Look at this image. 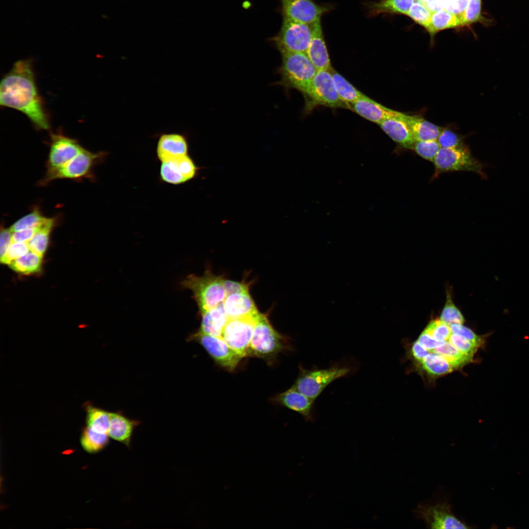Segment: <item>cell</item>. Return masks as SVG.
<instances>
[{"instance_id": "6da1fadb", "label": "cell", "mask_w": 529, "mask_h": 529, "mask_svg": "<svg viewBox=\"0 0 529 529\" xmlns=\"http://www.w3.org/2000/svg\"><path fill=\"white\" fill-rule=\"evenodd\" d=\"M0 105L24 114L36 129L50 128L48 115L37 88L31 59L18 60L2 78Z\"/></svg>"}, {"instance_id": "7a4b0ae2", "label": "cell", "mask_w": 529, "mask_h": 529, "mask_svg": "<svg viewBox=\"0 0 529 529\" xmlns=\"http://www.w3.org/2000/svg\"><path fill=\"white\" fill-rule=\"evenodd\" d=\"M224 280L207 267L202 276L190 274L187 276L181 282V287L192 291L200 313L223 303L226 297Z\"/></svg>"}, {"instance_id": "3957f363", "label": "cell", "mask_w": 529, "mask_h": 529, "mask_svg": "<svg viewBox=\"0 0 529 529\" xmlns=\"http://www.w3.org/2000/svg\"><path fill=\"white\" fill-rule=\"evenodd\" d=\"M282 64L278 69L281 78L276 84L286 89H294L303 94L317 70L306 53L282 52Z\"/></svg>"}, {"instance_id": "277c9868", "label": "cell", "mask_w": 529, "mask_h": 529, "mask_svg": "<svg viewBox=\"0 0 529 529\" xmlns=\"http://www.w3.org/2000/svg\"><path fill=\"white\" fill-rule=\"evenodd\" d=\"M286 348L285 337L274 329L266 315L261 313L254 329L247 356L270 361Z\"/></svg>"}, {"instance_id": "5b68a950", "label": "cell", "mask_w": 529, "mask_h": 529, "mask_svg": "<svg viewBox=\"0 0 529 529\" xmlns=\"http://www.w3.org/2000/svg\"><path fill=\"white\" fill-rule=\"evenodd\" d=\"M435 178L441 173L457 171H470L486 179L485 164L474 157L465 145L452 148L441 147L433 161Z\"/></svg>"}, {"instance_id": "8992f818", "label": "cell", "mask_w": 529, "mask_h": 529, "mask_svg": "<svg viewBox=\"0 0 529 529\" xmlns=\"http://www.w3.org/2000/svg\"><path fill=\"white\" fill-rule=\"evenodd\" d=\"M302 95L305 99V113L310 112L318 106L348 109V105L339 97L331 69L317 71Z\"/></svg>"}, {"instance_id": "52a82bcc", "label": "cell", "mask_w": 529, "mask_h": 529, "mask_svg": "<svg viewBox=\"0 0 529 529\" xmlns=\"http://www.w3.org/2000/svg\"><path fill=\"white\" fill-rule=\"evenodd\" d=\"M105 152H92L83 149L72 159L64 165L54 169L47 170L39 185L44 186L58 179H71L79 180L83 178L94 179L93 168L101 162L105 157Z\"/></svg>"}, {"instance_id": "ba28073f", "label": "cell", "mask_w": 529, "mask_h": 529, "mask_svg": "<svg viewBox=\"0 0 529 529\" xmlns=\"http://www.w3.org/2000/svg\"><path fill=\"white\" fill-rule=\"evenodd\" d=\"M350 371V367L340 365L324 369H306L301 367L292 386L315 401L328 385L347 375Z\"/></svg>"}, {"instance_id": "9c48e42d", "label": "cell", "mask_w": 529, "mask_h": 529, "mask_svg": "<svg viewBox=\"0 0 529 529\" xmlns=\"http://www.w3.org/2000/svg\"><path fill=\"white\" fill-rule=\"evenodd\" d=\"M312 36V25L283 17L281 29L272 40L280 52L306 53Z\"/></svg>"}, {"instance_id": "30bf717a", "label": "cell", "mask_w": 529, "mask_h": 529, "mask_svg": "<svg viewBox=\"0 0 529 529\" xmlns=\"http://www.w3.org/2000/svg\"><path fill=\"white\" fill-rule=\"evenodd\" d=\"M260 314L259 312L246 317L229 319L223 329L221 337L242 358L247 356L254 329Z\"/></svg>"}, {"instance_id": "8fae6325", "label": "cell", "mask_w": 529, "mask_h": 529, "mask_svg": "<svg viewBox=\"0 0 529 529\" xmlns=\"http://www.w3.org/2000/svg\"><path fill=\"white\" fill-rule=\"evenodd\" d=\"M414 513L431 529L470 528L454 515L450 505L446 501L419 504Z\"/></svg>"}, {"instance_id": "7c38bea8", "label": "cell", "mask_w": 529, "mask_h": 529, "mask_svg": "<svg viewBox=\"0 0 529 529\" xmlns=\"http://www.w3.org/2000/svg\"><path fill=\"white\" fill-rule=\"evenodd\" d=\"M188 340L199 343L217 364L227 370H234L242 359L221 337L206 335L198 330L189 337Z\"/></svg>"}, {"instance_id": "4fadbf2b", "label": "cell", "mask_w": 529, "mask_h": 529, "mask_svg": "<svg viewBox=\"0 0 529 529\" xmlns=\"http://www.w3.org/2000/svg\"><path fill=\"white\" fill-rule=\"evenodd\" d=\"M47 170L58 168L77 155L83 148L78 142L61 133H51Z\"/></svg>"}, {"instance_id": "5bb4252c", "label": "cell", "mask_w": 529, "mask_h": 529, "mask_svg": "<svg viewBox=\"0 0 529 529\" xmlns=\"http://www.w3.org/2000/svg\"><path fill=\"white\" fill-rule=\"evenodd\" d=\"M283 17L313 24L321 21L322 16L330 10L329 6L320 5L313 0H281Z\"/></svg>"}, {"instance_id": "9a60e30c", "label": "cell", "mask_w": 529, "mask_h": 529, "mask_svg": "<svg viewBox=\"0 0 529 529\" xmlns=\"http://www.w3.org/2000/svg\"><path fill=\"white\" fill-rule=\"evenodd\" d=\"M197 168L192 159L186 155L171 161L162 162L160 168L161 179L171 184H180L192 179Z\"/></svg>"}, {"instance_id": "2e32d148", "label": "cell", "mask_w": 529, "mask_h": 529, "mask_svg": "<svg viewBox=\"0 0 529 529\" xmlns=\"http://www.w3.org/2000/svg\"><path fill=\"white\" fill-rule=\"evenodd\" d=\"M189 145L183 134L163 133L158 140L157 155L162 162L171 161L188 155Z\"/></svg>"}, {"instance_id": "e0dca14e", "label": "cell", "mask_w": 529, "mask_h": 529, "mask_svg": "<svg viewBox=\"0 0 529 529\" xmlns=\"http://www.w3.org/2000/svg\"><path fill=\"white\" fill-rule=\"evenodd\" d=\"M348 109L378 124L387 119L397 117L401 113L382 105L366 96L349 104Z\"/></svg>"}, {"instance_id": "ac0fdd59", "label": "cell", "mask_w": 529, "mask_h": 529, "mask_svg": "<svg viewBox=\"0 0 529 529\" xmlns=\"http://www.w3.org/2000/svg\"><path fill=\"white\" fill-rule=\"evenodd\" d=\"M312 25L313 36L306 54L317 71L330 70L332 67L324 40L321 21Z\"/></svg>"}, {"instance_id": "d6986e66", "label": "cell", "mask_w": 529, "mask_h": 529, "mask_svg": "<svg viewBox=\"0 0 529 529\" xmlns=\"http://www.w3.org/2000/svg\"><path fill=\"white\" fill-rule=\"evenodd\" d=\"M277 403L302 415L307 420L312 418L314 400L291 386L274 398Z\"/></svg>"}, {"instance_id": "ffe728a7", "label": "cell", "mask_w": 529, "mask_h": 529, "mask_svg": "<svg viewBox=\"0 0 529 529\" xmlns=\"http://www.w3.org/2000/svg\"><path fill=\"white\" fill-rule=\"evenodd\" d=\"M223 305L229 319L246 317L259 313L248 291L227 295Z\"/></svg>"}, {"instance_id": "44dd1931", "label": "cell", "mask_w": 529, "mask_h": 529, "mask_svg": "<svg viewBox=\"0 0 529 529\" xmlns=\"http://www.w3.org/2000/svg\"><path fill=\"white\" fill-rule=\"evenodd\" d=\"M403 113L387 119L379 125L385 133L403 148L410 149L415 142L409 128L404 120Z\"/></svg>"}, {"instance_id": "7402d4cb", "label": "cell", "mask_w": 529, "mask_h": 529, "mask_svg": "<svg viewBox=\"0 0 529 529\" xmlns=\"http://www.w3.org/2000/svg\"><path fill=\"white\" fill-rule=\"evenodd\" d=\"M110 417L109 436L130 447L134 430L139 422L127 418L120 412H110Z\"/></svg>"}, {"instance_id": "603a6c76", "label": "cell", "mask_w": 529, "mask_h": 529, "mask_svg": "<svg viewBox=\"0 0 529 529\" xmlns=\"http://www.w3.org/2000/svg\"><path fill=\"white\" fill-rule=\"evenodd\" d=\"M199 314L201 320L198 331L206 335L221 337L229 319L223 303Z\"/></svg>"}, {"instance_id": "cb8c5ba5", "label": "cell", "mask_w": 529, "mask_h": 529, "mask_svg": "<svg viewBox=\"0 0 529 529\" xmlns=\"http://www.w3.org/2000/svg\"><path fill=\"white\" fill-rule=\"evenodd\" d=\"M403 118L415 141L437 140L443 129L419 116L403 113Z\"/></svg>"}, {"instance_id": "d4e9b609", "label": "cell", "mask_w": 529, "mask_h": 529, "mask_svg": "<svg viewBox=\"0 0 529 529\" xmlns=\"http://www.w3.org/2000/svg\"><path fill=\"white\" fill-rule=\"evenodd\" d=\"M55 217H47L38 227V230L27 242L29 250L38 255L43 256L49 242V235L56 224Z\"/></svg>"}, {"instance_id": "484cf974", "label": "cell", "mask_w": 529, "mask_h": 529, "mask_svg": "<svg viewBox=\"0 0 529 529\" xmlns=\"http://www.w3.org/2000/svg\"><path fill=\"white\" fill-rule=\"evenodd\" d=\"M462 26L460 19L445 9L433 12L430 21L425 27L433 37L438 32L448 28Z\"/></svg>"}, {"instance_id": "4316f807", "label": "cell", "mask_w": 529, "mask_h": 529, "mask_svg": "<svg viewBox=\"0 0 529 529\" xmlns=\"http://www.w3.org/2000/svg\"><path fill=\"white\" fill-rule=\"evenodd\" d=\"M415 0H380L369 4L370 15L381 13L407 15Z\"/></svg>"}, {"instance_id": "83f0119b", "label": "cell", "mask_w": 529, "mask_h": 529, "mask_svg": "<svg viewBox=\"0 0 529 529\" xmlns=\"http://www.w3.org/2000/svg\"><path fill=\"white\" fill-rule=\"evenodd\" d=\"M331 72L339 97L348 105V108L349 104L365 96L333 68L331 69Z\"/></svg>"}, {"instance_id": "f1b7e54d", "label": "cell", "mask_w": 529, "mask_h": 529, "mask_svg": "<svg viewBox=\"0 0 529 529\" xmlns=\"http://www.w3.org/2000/svg\"><path fill=\"white\" fill-rule=\"evenodd\" d=\"M43 256L30 251L13 261L9 265L14 271L22 274L39 272L42 264Z\"/></svg>"}, {"instance_id": "f546056e", "label": "cell", "mask_w": 529, "mask_h": 529, "mask_svg": "<svg viewBox=\"0 0 529 529\" xmlns=\"http://www.w3.org/2000/svg\"><path fill=\"white\" fill-rule=\"evenodd\" d=\"M421 363L423 369L433 376L445 375L452 372L454 369L442 356L433 352H429Z\"/></svg>"}, {"instance_id": "4dcf8cb0", "label": "cell", "mask_w": 529, "mask_h": 529, "mask_svg": "<svg viewBox=\"0 0 529 529\" xmlns=\"http://www.w3.org/2000/svg\"><path fill=\"white\" fill-rule=\"evenodd\" d=\"M432 352L442 356L454 369L461 367L473 361V357L461 352L448 341L437 347Z\"/></svg>"}, {"instance_id": "1f68e13d", "label": "cell", "mask_w": 529, "mask_h": 529, "mask_svg": "<svg viewBox=\"0 0 529 529\" xmlns=\"http://www.w3.org/2000/svg\"><path fill=\"white\" fill-rule=\"evenodd\" d=\"M110 420V412L91 406L87 407L88 427L98 433L108 434Z\"/></svg>"}, {"instance_id": "d6a6232c", "label": "cell", "mask_w": 529, "mask_h": 529, "mask_svg": "<svg viewBox=\"0 0 529 529\" xmlns=\"http://www.w3.org/2000/svg\"><path fill=\"white\" fill-rule=\"evenodd\" d=\"M108 434L98 433L87 427L82 434L81 444L83 449L90 453L103 449L108 443Z\"/></svg>"}, {"instance_id": "836d02e7", "label": "cell", "mask_w": 529, "mask_h": 529, "mask_svg": "<svg viewBox=\"0 0 529 529\" xmlns=\"http://www.w3.org/2000/svg\"><path fill=\"white\" fill-rule=\"evenodd\" d=\"M38 208H34L27 215L16 221L10 227L11 231L16 232L24 229L37 228L47 218Z\"/></svg>"}, {"instance_id": "e575fe53", "label": "cell", "mask_w": 529, "mask_h": 529, "mask_svg": "<svg viewBox=\"0 0 529 529\" xmlns=\"http://www.w3.org/2000/svg\"><path fill=\"white\" fill-rule=\"evenodd\" d=\"M446 295V301L440 319L449 326L453 324H462L465 321L464 318L453 302L449 291H447Z\"/></svg>"}, {"instance_id": "d590c367", "label": "cell", "mask_w": 529, "mask_h": 529, "mask_svg": "<svg viewBox=\"0 0 529 529\" xmlns=\"http://www.w3.org/2000/svg\"><path fill=\"white\" fill-rule=\"evenodd\" d=\"M440 146L437 140L415 141L410 149L423 159L433 162Z\"/></svg>"}, {"instance_id": "8d00e7d4", "label": "cell", "mask_w": 529, "mask_h": 529, "mask_svg": "<svg viewBox=\"0 0 529 529\" xmlns=\"http://www.w3.org/2000/svg\"><path fill=\"white\" fill-rule=\"evenodd\" d=\"M433 13L424 3L416 0L406 15L425 28L428 24Z\"/></svg>"}, {"instance_id": "74e56055", "label": "cell", "mask_w": 529, "mask_h": 529, "mask_svg": "<svg viewBox=\"0 0 529 529\" xmlns=\"http://www.w3.org/2000/svg\"><path fill=\"white\" fill-rule=\"evenodd\" d=\"M424 331L438 341L449 340L452 334L450 326L438 319L431 321Z\"/></svg>"}, {"instance_id": "f35d334b", "label": "cell", "mask_w": 529, "mask_h": 529, "mask_svg": "<svg viewBox=\"0 0 529 529\" xmlns=\"http://www.w3.org/2000/svg\"><path fill=\"white\" fill-rule=\"evenodd\" d=\"M481 0H469L460 19L462 25H466L481 20Z\"/></svg>"}, {"instance_id": "ab89813d", "label": "cell", "mask_w": 529, "mask_h": 529, "mask_svg": "<svg viewBox=\"0 0 529 529\" xmlns=\"http://www.w3.org/2000/svg\"><path fill=\"white\" fill-rule=\"evenodd\" d=\"M29 248L27 242L12 241L5 255L0 259L1 263L9 265L13 261L27 253Z\"/></svg>"}, {"instance_id": "60d3db41", "label": "cell", "mask_w": 529, "mask_h": 529, "mask_svg": "<svg viewBox=\"0 0 529 529\" xmlns=\"http://www.w3.org/2000/svg\"><path fill=\"white\" fill-rule=\"evenodd\" d=\"M449 341L459 351L472 357H474L480 348L469 340L456 334H451Z\"/></svg>"}, {"instance_id": "b9f144b4", "label": "cell", "mask_w": 529, "mask_h": 529, "mask_svg": "<svg viewBox=\"0 0 529 529\" xmlns=\"http://www.w3.org/2000/svg\"><path fill=\"white\" fill-rule=\"evenodd\" d=\"M452 333L456 334L469 340L478 347H482L485 343L486 336H479L470 329L462 324H453L450 325Z\"/></svg>"}, {"instance_id": "7bdbcfd3", "label": "cell", "mask_w": 529, "mask_h": 529, "mask_svg": "<svg viewBox=\"0 0 529 529\" xmlns=\"http://www.w3.org/2000/svg\"><path fill=\"white\" fill-rule=\"evenodd\" d=\"M437 141L440 147L452 148L462 146L465 144L457 133L448 129H442Z\"/></svg>"}, {"instance_id": "ee69618b", "label": "cell", "mask_w": 529, "mask_h": 529, "mask_svg": "<svg viewBox=\"0 0 529 529\" xmlns=\"http://www.w3.org/2000/svg\"><path fill=\"white\" fill-rule=\"evenodd\" d=\"M468 1L469 0H447L444 9L460 19Z\"/></svg>"}, {"instance_id": "f6af8a7d", "label": "cell", "mask_w": 529, "mask_h": 529, "mask_svg": "<svg viewBox=\"0 0 529 529\" xmlns=\"http://www.w3.org/2000/svg\"><path fill=\"white\" fill-rule=\"evenodd\" d=\"M223 286L226 296L235 293L248 291L249 286L245 283L224 279Z\"/></svg>"}, {"instance_id": "bcb514c9", "label": "cell", "mask_w": 529, "mask_h": 529, "mask_svg": "<svg viewBox=\"0 0 529 529\" xmlns=\"http://www.w3.org/2000/svg\"><path fill=\"white\" fill-rule=\"evenodd\" d=\"M417 340L430 352L445 342L435 339L424 331L421 334Z\"/></svg>"}, {"instance_id": "7dc6e473", "label": "cell", "mask_w": 529, "mask_h": 529, "mask_svg": "<svg viewBox=\"0 0 529 529\" xmlns=\"http://www.w3.org/2000/svg\"><path fill=\"white\" fill-rule=\"evenodd\" d=\"M12 232L10 228H1L0 232V259L5 255L8 247L12 242Z\"/></svg>"}, {"instance_id": "c3c4849f", "label": "cell", "mask_w": 529, "mask_h": 529, "mask_svg": "<svg viewBox=\"0 0 529 529\" xmlns=\"http://www.w3.org/2000/svg\"><path fill=\"white\" fill-rule=\"evenodd\" d=\"M38 230V227L13 232L12 241L28 242Z\"/></svg>"}, {"instance_id": "681fc988", "label": "cell", "mask_w": 529, "mask_h": 529, "mask_svg": "<svg viewBox=\"0 0 529 529\" xmlns=\"http://www.w3.org/2000/svg\"><path fill=\"white\" fill-rule=\"evenodd\" d=\"M411 352L416 361L421 362L424 357L430 352L423 347L417 340L415 341L412 346Z\"/></svg>"}, {"instance_id": "f907efd6", "label": "cell", "mask_w": 529, "mask_h": 529, "mask_svg": "<svg viewBox=\"0 0 529 529\" xmlns=\"http://www.w3.org/2000/svg\"><path fill=\"white\" fill-rule=\"evenodd\" d=\"M418 0L419 1L424 3L427 0Z\"/></svg>"}]
</instances>
